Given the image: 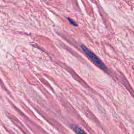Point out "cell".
Wrapping results in <instances>:
<instances>
[{"label": "cell", "mask_w": 134, "mask_h": 134, "mask_svg": "<svg viewBox=\"0 0 134 134\" xmlns=\"http://www.w3.org/2000/svg\"><path fill=\"white\" fill-rule=\"evenodd\" d=\"M81 47L86 55L95 65L98 66L104 72L107 71V66L96 55H95L92 51H91L84 45H81Z\"/></svg>", "instance_id": "1"}, {"label": "cell", "mask_w": 134, "mask_h": 134, "mask_svg": "<svg viewBox=\"0 0 134 134\" xmlns=\"http://www.w3.org/2000/svg\"><path fill=\"white\" fill-rule=\"evenodd\" d=\"M72 128L75 131V132H76L77 134H86V132L83 130L80 127H79L78 126L75 125H72Z\"/></svg>", "instance_id": "2"}, {"label": "cell", "mask_w": 134, "mask_h": 134, "mask_svg": "<svg viewBox=\"0 0 134 134\" xmlns=\"http://www.w3.org/2000/svg\"><path fill=\"white\" fill-rule=\"evenodd\" d=\"M67 18H68V20H69V21L71 23V24H72L74 26H77V25L76 24V23L74 20H73V19H71L70 18H69V17Z\"/></svg>", "instance_id": "3"}]
</instances>
